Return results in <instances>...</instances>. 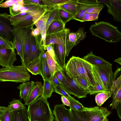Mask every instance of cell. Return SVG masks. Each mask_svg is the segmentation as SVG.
Instances as JSON below:
<instances>
[{
	"instance_id": "6da1fadb",
	"label": "cell",
	"mask_w": 121,
	"mask_h": 121,
	"mask_svg": "<svg viewBox=\"0 0 121 121\" xmlns=\"http://www.w3.org/2000/svg\"><path fill=\"white\" fill-rule=\"evenodd\" d=\"M92 67L83 58L73 56L65 65V70L70 78L76 76L82 77L90 86L94 87L96 82L92 72Z\"/></svg>"
},
{
	"instance_id": "7a4b0ae2",
	"label": "cell",
	"mask_w": 121,
	"mask_h": 121,
	"mask_svg": "<svg viewBox=\"0 0 121 121\" xmlns=\"http://www.w3.org/2000/svg\"><path fill=\"white\" fill-rule=\"evenodd\" d=\"M29 121H53L55 117L46 100L40 97L28 106Z\"/></svg>"
},
{
	"instance_id": "3957f363",
	"label": "cell",
	"mask_w": 121,
	"mask_h": 121,
	"mask_svg": "<svg viewBox=\"0 0 121 121\" xmlns=\"http://www.w3.org/2000/svg\"><path fill=\"white\" fill-rule=\"evenodd\" d=\"M89 30L93 35L107 42L115 43L121 39V33L118 27L107 22H96L91 26Z\"/></svg>"
},
{
	"instance_id": "277c9868",
	"label": "cell",
	"mask_w": 121,
	"mask_h": 121,
	"mask_svg": "<svg viewBox=\"0 0 121 121\" xmlns=\"http://www.w3.org/2000/svg\"><path fill=\"white\" fill-rule=\"evenodd\" d=\"M30 77L27 69L22 65L0 69V82L23 83L30 81Z\"/></svg>"
},
{
	"instance_id": "5b68a950",
	"label": "cell",
	"mask_w": 121,
	"mask_h": 121,
	"mask_svg": "<svg viewBox=\"0 0 121 121\" xmlns=\"http://www.w3.org/2000/svg\"><path fill=\"white\" fill-rule=\"evenodd\" d=\"M49 8L46 7L33 11L27 15L16 17L9 15V16L13 25L14 30L33 26L35 23Z\"/></svg>"
},
{
	"instance_id": "8992f818",
	"label": "cell",
	"mask_w": 121,
	"mask_h": 121,
	"mask_svg": "<svg viewBox=\"0 0 121 121\" xmlns=\"http://www.w3.org/2000/svg\"><path fill=\"white\" fill-rule=\"evenodd\" d=\"M62 72L64 78L60 85L69 95L72 94L78 99L87 97V94L86 90L78 84L73 79L70 78L64 70Z\"/></svg>"
},
{
	"instance_id": "52a82bcc",
	"label": "cell",
	"mask_w": 121,
	"mask_h": 121,
	"mask_svg": "<svg viewBox=\"0 0 121 121\" xmlns=\"http://www.w3.org/2000/svg\"><path fill=\"white\" fill-rule=\"evenodd\" d=\"M9 15L6 13H0V36L13 44L15 30Z\"/></svg>"
},
{
	"instance_id": "ba28073f",
	"label": "cell",
	"mask_w": 121,
	"mask_h": 121,
	"mask_svg": "<svg viewBox=\"0 0 121 121\" xmlns=\"http://www.w3.org/2000/svg\"><path fill=\"white\" fill-rule=\"evenodd\" d=\"M86 32L83 28L80 27L75 32H71L70 30L66 28L65 48L66 55L68 56L70 51L74 47L84 40L86 35Z\"/></svg>"
},
{
	"instance_id": "9c48e42d",
	"label": "cell",
	"mask_w": 121,
	"mask_h": 121,
	"mask_svg": "<svg viewBox=\"0 0 121 121\" xmlns=\"http://www.w3.org/2000/svg\"><path fill=\"white\" fill-rule=\"evenodd\" d=\"M104 88L110 92L113 81L114 73L111 66H94Z\"/></svg>"
},
{
	"instance_id": "30bf717a",
	"label": "cell",
	"mask_w": 121,
	"mask_h": 121,
	"mask_svg": "<svg viewBox=\"0 0 121 121\" xmlns=\"http://www.w3.org/2000/svg\"><path fill=\"white\" fill-rule=\"evenodd\" d=\"M82 111L90 121H102L107 118L112 112L106 108L98 106L84 107Z\"/></svg>"
},
{
	"instance_id": "8fae6325",
	"label": "cell",
	"mask_w": 121,
	"mask_h": 121,
	"mask_svg": "<svg viewBox=\"0 0 121 121\" xmlns=\"http://www.w3.org/2000/svg\"><path fill=\"white\" fill-rule=\"evenodd\" d=\"M17 60L14 50L0 46V65L3 67L9 68Z\"/></svg>"
},
{
	"instance_id": "7c38bea8",
	"label": "cell",
	"mask_w": 121,
	"mask_h": 121,
	"mask_svg": "<svg viewBox=\"0 0 121 121\" xmlns=\"http://www.w3.org/2000/svg\"><path fill=\"white\" fill-rule=\"evenodd\" d=\"M33 26L29 27L22 29L23 39V60L22 65L26 67L30 63L29 55L30 50L31 32Z\"/></svg>"
},
{
	"instance_id": "4fadbf2b",
	"label": "cell",
	"mask_w": 121,
	"mask_h": 121,
	"mask_svg": "<svg viewBox=\"0 0 121 121\" xmlns=\"http://www.w3.org/2000/svg\"><path fill=\"white\" fill-rule=\"evenodd\" d=\"M97 0L99 3H103L107 5L108 12L112 16L114 21L121 22V0Z\"/></svg>"
},
{
	"instance_id": "5bb4252c",
	"label": "cell",
	"mask_w": 121,
	"mask_h": 121,
	"mask_svg": "<svg viewBox=\"0 0 121 121\" xmlns=\"http://www.w3.org/2000/svg\"><path fill=\"white\" fill-rule=\"evenodd\" d=\"M112 101L110 106L111 109H116L120 103H121V75L117 79L114 80L110 89Z\"/></svg>"
},
{
	"instance_id": "9a60e30c",
	"label": "cell",
	"mask_w": 121,
	"mask_h": 121,
	"mask_svg": "<svg viewBox=\"0 0 121 121\" xmlns=\"http://www.w3.org/2000/svg\"><path fill=\"white\" fill-rule=\"evenodd\" d=\"M53 113L56 121H73L69 109L66 108L63 103L55 105Z\"/></svg>"
},
{
	"instance_id": "2e32d148",
	"label": "cell",
	"mask_w": 121,
	"mask_h": 121,
	"mask_svg": "<svg viewBox=\"0 0 121 121\" xmlns=\"http://www.w3.org/2000/svg\"><path fill=\"white\" fill-rule=\"evenodd\" d=\"M66 28L60 32L46 35V46L54 44H61L65 46Z\"/></svg>"
},
{
	"instance_id": "e0dca14e",
	"label": "cell",
	"mask_w": 121,
	"mask_h": 121,
	"mask_svg": "<svg viewBox=\"0 0 121 121\" xmlns=\"http://www.w3.org/2000/svg\"><path fill=\"white\" fill-rule=\"evenodd\" d=\"M43 86L41 82H34L32 89L25 102L24 105L28 106L41 95L43 91Z\"/></svg>"
},
{
	"instance_id": "ac0fdd59",
	"label": "cell",
	"mask_w": 121,
	"mask_h": 121,
	"mask_svg": "<svg viewBox=\"0 0 121 121\" xmlns=\"http://www.w3.org/2000/svg\"><path fill=\"white\" fill-rule=\"evenodd\" d=\"M52 45L57 62L62 70H64L65 66V59L66 56L65 46L61 44H54Z\"/></svg>"
},
{
	"instance_id": "d6986e66",
	"label": "cell",
	"mask_w": 121,
	"mask_h": 121,
	"mask_svg": "<svg viewBox=\"0 0 121 121\" xmlns=\"http://www.w3.org/2000/svg\"><path fill=\"white\" fill-rule=\"evenodd\" d=\"M83 59L93 66H112L110 63L107 61L102 57L94 55L92 51L84 56Z\"/></svg>"
},
{
	"instance_id": "ffe728a7",
	"label": "cell",
	"mask_w": 121,
	"mask_h": 121,
	"mask_svg": "<svg viewBox=\"0 0 121 121\" xmlns=\"http://www.w3.org/2000/svg\"><path fill=\"white\" fill-rule=\"evenodd\" d=\"M92 72L95 80L96 85L95 86H90L86 91L88 94L90 95H95L103 92H109L106 91L104 88L98 74L94 67L93 65Z\"/></svg>"
},
{
	"instance_id": "44dd1931",
	"label": "cell",
	"mask_w": 121,
	"mask_h": 121,
	"mask_svg": "<svg viewBox=\"0 0 121 121\" xmlns=\"http://www.w3.org/2000/svg\"><path fill=\"white\" fill-rule=\"evenodd\" d=\"M44 51V48L39 47L36 44L35 37L31 35L29 55L30 63L39 57Z\"/></svg>"
},
{
	"instance_id": "7402d4cb",
	"label": "cell",
	"mask_w": 121,
	"mask_h": 121,
	"mask_svg": "<svg viewBox=\"0 0 121 121\" xmlns=\"http://www.w3.org/2000/svg\"><path fill=\"white\" fill-rule=\"evenodd\" d=\"M77 13L74 20L82 22V20L86 11L91 7L104 5L99 3L95 4H87L79 2L76 0Z\"/></svg>"
},
{
	"instance_id": "603a6c76",
	"label": "cell",
	"mask_w": 121,
	"mask_h": 121,
	"mask_svg": "<svg viewBox=\"0 0 121 121\" xmlns=\"http://www.w3.org/2000/svg\"><path fill=\"white\" fill-rule=\"evenodd\" d=\"M15 30V38L13 44L16 49L17 54L21 58V62L23 60V39L22 29Z\"/></svg>"
},
{
	"instance_id": "cb8c5ba5",
	"label": "cell",
	"mask_w": 121,
	"mask_h": 121,
	"mask_svg": "<svg viewBox=\"0 0 121 121\" xmlns=\"http://www.w3.org/2000/svg\"><path fill=\"white\" fill-rule=\"evenodd\" d=\"M41 56V75L43 80L47 79L51 81L52 76L50 73L48 65L45 51L42 53Z\"/></svg>"
},
{
	"instance_id": "d4e9b609",
	"label": "cell",
	"mask_w": 121,
	"mask_h": 121,
	"mask_svg": "<svg viewBox=\"0 0 121 121\" xmlns=\"http://www.w3.org/2000/svg\"><path fill=\"white\" fill-rule=\"evenodd\" d=\"M34 82H25L22 83L17 87L20 91L19 96L25 102L30 94L33 87Z\"/></svg>"
},
{
	"instance_id": "484cf974",
	"label": "cell",
	"mask_w": 121,
	"mask_h": 121,
	"mask_svg": "<svg viewBox=\"0 0 121 121\" xmlns=\"http://www.w3.org/2000/svg\"><path fill=\"white\" fill-rule=\"evenodd\" d=\"M41 55L29 63L26 67L28 72L33 75H41Z\"/></svg>"
},
{
	"instance_id": "4316f807",
	"label": "cell",
	"mask_w": 121,
	"mask_h": 121,
	"mask_svg": "<svg viewBox=\"0 0 121 121\" xmlns=\"http://www.w3.org/2000/svg\"><path fill=\"white\" fill-rule=\"evenodd\" d=\"M11 121H29L26 107L11 112Z\"/></svg>"
},
{
	"instance_id": "83f0119b",
	"label": "cell",
	"mask_w": 121,
	"mask_h": 121,
	"mask_svg": "<svg viewBox=\"0 0 121 121\" xmlns=\"http://www.w3.org/2000/svg\"><path fill=\"white\" fill-rule=\"evenodd\" d=\"M45 53L48 65L53 76L56 72L62 71V69L58 62L49 55L47 51Z\"/></svg>"
},
{
	"instance_id": "f1b7e54d",
	"label": "cell",
	"mask_w": 121,
	"mask_h": 121,
	"mask_svg": "<svg viewBox=\"0 0 121 121\" xmlns=\"http://www.w3.org/2000/svg\"><path fill=\"white\" fill-rule=\"evenodd\" d=\"M53 7L49 8L35 23L36 28L39 30L40 33L46 28L47 21Z\"/></svg>"
},
{
	"instance_id": "f546056e",
	"label": "cell",
	"mask_w": 121,
	"mask_h": 121,
	"mask_svg": "<svg viewBox=\"0 0 121 121\" xmlns=\"http://www.w3.org/2000/svg\"><path fill=\"white\" fill-rule=\"evenodd\" d=\"M42 94L41 97L46 100L49 98L54 92L53 87L50 81L44 79Z\"/></svg>"
},
{
	"instance_id": "4dcf8cb0",
	"label": "cell",
	"mask_w": 121,
	"mask_h": 121,
	"mask_svg": "<svg viewBox=\"0 0 121 121\" xmlns=\"http://www.w3.org/2000/svg\"><path fill=\"white\" fill-rule=\"evenodd\" d=\"M65 28V25L60 21H54L49 26L46 32V35L60 32Z\"/></svg>"
},
{
	"instance_id": "1f68e13d",
	"label": "cell",
	"mask_w": 121,
	"mask_h": 121,
	"mask_svg": "<svg viewBox=\"0 0 121 121\" xmlns=\"http://www.w3.org/2000/svg\"><path fill=\"white\" fill-rule=\"evenodd\" d=\"M59 9V8L58 6L53 7L47 22L45 28L46 33L49 26L52 22L56 21H60Z\"/></svg>"
},
{
	"instance_id": "d6a6232c",
	"label": "cell",
	"mask_w": 121,
	"mask_h": 121,
	"mask_svg": "<svg viewBox=\"0 0 121 121\" xmlns=\"http://www.w3.org/2000/svg\"><path fill=\"white\" fill-rule=\"evenodd\" d=\"M76 0H72L68 3L58 6V7L72 14L74 16L77 13Z\"/></svg>"
},
{
	"instance_id": "836d02e7",
	"label": "cell",
	"mask_w": 121,
	"mask_h": 121,
	"mask_svg": "<svg viewBox=\"0 0 121 121\" xmlns=\"http://www.w3.org/2000/svg\"><path fill=\"white\" fill-rule=\"evenodd\" d=\"M71 119L73 121H90L82 112L69 109Z\"/></svg>"
},
{
	"instance_id": "e575fe53",
	"label": "cell",
	"mask_w": 121,
	"mask_h": 121,
	"mask_svg": "<svg viewBox=\"0 0 121 121\" xmlns=\"http://www.w3.org/2000/svg\"><path fill=\"white\" fill-rule=\"evenodd\" d=\"M111 96L110 92L99 93L96 95L95 100L98 106L100 107Z\"/></svg>"
},
{
	"instance_id": "d590c367",
	"label": "cell",
	"mask_w": 121,
	"mask_h": 121,
	"mask_svg": "<svg viewBox=\"0 0 121 121\" xmlns=\"http://www.w3.org/2000/svg\"><path fill=\"white\" fill-rule=\"evenodd\" d=\"M26 107L19 100L15 99L9 103V104L7 107L9 111L11 112L16 110L23 109Z\"/></svg>"
},
{
	"instance_id": "8d00e7d4",
	"label": "cell",
	"mask_w": 121,
	"mask_h": 121,
	"mask_svg": "<svg viewBox=\"0 0 121 121\" xmlns=\"http://www.w3.org/2000/svg\"><path fill=\"white\" fill-rule=\"evenodd\" d=\"M59 11L60 21L64 25L69 21L74 19V16L66 11L59 8Z\"/></svg>"
},
{
	"instance_id": "74e56055",
	"label": "cell",
	"mask_w": 121,
	"mask_h": 121,
	"mask_svg": "<svg viewBox=\"0 0 121 121\" xmlns=\"http://www.w3.org/2000/svg\"><path fill=\"white\" fill-rule=\"evenodd\" d=\"M44 5L48 8L57 6L71 1L72 0H42Z\"/></svg>"
},
{
	"instance_id": "f35d334b",
	"label": "cell",
	"mask_w": 121,
	"mask_h": 121,
	"mask_svg": "<svg viewBox=\"0 0 121 121\" xmlns=\"http://www.w3.org/2000/svg\"><path fill=\"white\" fill-rule=\"evenodd\" d=\"M24 4L23 0H7L0 3V7L8 8L16 5L23 6Z\"/></svg>"
},
{
	"instance_id": "ab89813d",
	"label": "cell",
	"mask_w": 121,
	"mask_h": 121,
	"mask_svg": "<svg viewBox=\"0 0 121 121\" xmlns=\"http://www.w3.org/2000/svg\"><path fill=\"white\" fill-rule=\"evenodd\" d=\"M51 82L53 87L54 92L62 96H63L66 97L68 99H71L74 98L70 96L60 85H57L51 81Z\"/></svg>"
},
{
	"instance_id": "60d3db41",
	"label": "cell",
	"mask_w": 121,
	"mask_h": 121,
	"mask_svg": "<svg viewBox=\"0 0 121 121\" xmlns=\"http://www.w3.org/2000/svg\"><path fill=\"white\" fill-rule=\"evenodd\" d=\"M71 78L73 79L78 84L84 89L86 91L90 86L86 80L82 77L76 76L73 77Z\"/></svg>"
},
{
	"instance_id": "b9f144b4",
	"label": "cell",
	"mask_w": 121,
	"mask_h": 121,
	"mask_svg": "<svg viewBox=\"0 0 121 121\" xmlns=\"http://www.w3.org/2000/svg\"><path fill=\"white\" fill-rule=\"evenodd\" d=\"M70 103V109H72L79 111L82 112L83 110L84 107L79 101L74 98L69 99Z\"/></svg>"
},
{
	"instance_id": "7bdbcfd3",
	"label": "cell",
	"mask_w": 121,
	"mask_h": 121,
	"mask_svg": "<svg viewBox=\"0 0 121 121\" xmlns=\"http://www.w3.org/2000/svg\"><path fill=\"white\" fill-rule=\"evenodd\" d=\"M99 15V14L85 13L83 17L82 22L97 20L98 19Z\"/></svg>"
},
{
	"instance_id": "ee69618b",
	"label": "cell",
	"mask_w": 121,
	"mask_h": 121,
	"mask_svg": "<svg viewBox=\"0 0 121 121\" xmlns=\"http://www.w3.org/2000/svg\"><path fill=\"white\" fill-rule=\"evenodd\" d=\"M0 46L4 47L15 50L13 43L0 36Z\"/></svg>"
},
{
	"instance_id": "f6af8a7d",
	"label": "cell",
	"mask_w": 121,
	"mask_h": 121,
	"mask_svg": "<svg viewBox=\"0 0 121 121\" xmlns=\"http://www.w3.org/2000/svg\"><path fill=\"white\" fill-rule=\"evenodd\" d=\"M104 5L95 6L89 8L86 11L85 13L91 14H99L104 7Z\"/></svg>"
},
{
	"instance_id": "bcb514c9",
	"label": "cell",
	"mask_w": 121,
	"mask_h": 121,
	"mask_svg": "<svg viewBox=\"0 0 121 121\" xmlns=\"http://www.w3.org/2000/svg\"><path fill=\"white\" fill-rule=\"evenodd\" d=\"M0 121H11V112L7 107L6 110L0 116Z\"/></svg>"
},
{
	"instance_id": "7dc6e473",
	"label": "cell",
	"mask_w": 121,
	"mask_h": 121,
	"mask_svg": "<svg viewBox=\"0 0 121 121\" xmlns=\"http://www.w3.org/2000/svg\"><path fill=\"white\" fill-rule=\"evenodd\" d=\"M46 49L49 55L57 62V59L54 48L52 45H49L46 46Z\"/></svg>"
},
{
	"instance_id": "c3c4849f",
	"label": "cell",
	"mask_w": 121,
	"mask_h": 121,
	"mask_svg": "<svg viewBox=\"0 0 121 121\" xmlns=\"http://www.w3.org/2000/svg\"><path fill=\"white\" fill-rule=\"evenodd\" d=\"M41 1L42 0H23L24 3L29 4H40Z\"/></svg>"
},
{
	"instance_id": "681fc988",
	"label": "cell",
	"mask_w": 121,
	"mask_h": 121,
	"mask_svg": "<svg viewBox=\"0 0 121 121\" xmlns=\"http://www.w3.org/2000/svg\"><path fill=\"white\" fill-rule=\"evenodd\" d=\"M78 2L87 4H95L99 3L97 0H77Z\"/></svg>"
},
{
	"instance_id": "f907efd6",
	"label": "cell",
	"mask_w": 121,
	"mask_h": 121,
	"mask_svg": "<svg viewBox=\"0 0 121 121\" xmlns=\"http://www.w3.org/2000/svg\"><path fill=\"white\" fill-rule=\"evenodd\" d=\"M60 82V83L63 80L64 76L62 71H59L56 72L54 74Z\"/></svg>"
},
{
	"instance_id": "816d5d0a",
	"label": "cell",
	"mask_w": 121,
	"mask_h": 121,
	"mask_svg": "<svg viewBox=\"0 0 121 121\" xmlns=\"http://www.w3.org/2000/svg\"><path fill=\"white\" fill-rule=\"evenodd\" d=\"M40 33L42 39L43 41L44 50L45 51L46 50L45 44V40L46 35V29L40 32Z\"/></svg>"
},
{
	"instance_id": "f5cc1de1",
	"label": "cell",
	"mask_w": 121,
	"mask_h": 121,
	"mask_svg": "<svg viewBox=\"0 0 121 121\" xmlns=\"http://www.w3.org/2000/svg\"><path fill=\"white\" fill-rule=\"evenodd\" d=\"M61 99L63 104L65 105L69 106H70V103L68 99L66 97L63 96H61Z\"/></svg>"
},
{
	"instance_id": "db71d44e",
	"label": "cell",
	"mask_w": 121,
	"mask_h": 121,
	"mask_svg": "<svg viewBox=\"0 0 121 121\" xmlns=\"http://www.w3.org/2000/svg\"><path fill=\"white\" fill-rule=\"evenodd\" d=\"M40 34V32L39 30L36 28L35 29L33 28L31 32V35L34 37H36Z\"/></svg>"
},
{
	"instance_id": "11a10c76",
	"label": "cell",
	"mask_w": 121,
	"mask_h": 121,
	"mask_svg": "<svg viewBox=\"0 0 121 121\" xmlns=\"http://www.w3.org/2000/svg\"><path fill=\"white\" fill-rule=\"evenodd\" d=\"M32 11H27L22 12L13 17H19L24 16L30 14L31 13Z\"/></svg>"
},
{
	"instance_id": "9f6ffc18",
	"label": "cell",
	"mask_w": 121,
	"mask_h": 121,
	"mask_svg": "<svg viewBox=\"0 0 121 121\" xmlns=\"http://www.w3.org/2000/svg\"><path fill=\"white\" fill-rule=\"evenodd\" d=\"M117 114L120 119H121V103H120L116 108Z\"/></svg>"
},
{
	"instance_id": "6f0895ef",
	"label": "cell",
	"mask_w": 121,
	"mask_h": 121,
	"mask_svg": "<svg viewBox=\"0 0 121 121\" xmlns=\"http://www.w3.org/2000/svg\"><path fill=\"white\" fill-rule=\"evenodd\" d=\"M51 81L56 85H60V82L55 75L52 76V79Z\"/></svg>"
},
{
	"instance_id": "680465c9",
	"label": "cell",
	"mask_w": 121,
	"mask_h": 121,
	"mask_svg": "<svg viewBox=\"0 0 121 121\" xmlns=\"http://www.w3.org/2000/svg\"><path fill=\"white\" fill-rule=\"evenodd\" d=\"M114 61L121 65V58L119 57L114 60Z\"/></svg>"
},
{
	"instance_id": "91938a15",
	"label": "cell",
	"mask_w": 121,
	"mask_h": 121,
	"mask_svg": "<svg viewBox=\"0 0 121 121\" xmlns=\"http://www.w3.org/2000/svg\"><path fill=\"white\" fill-rule=\"evenodd\" d=\"M6 107L0 106V111H4L6 110Z\"/></svg>"
},
{
	"instance_id": "94428289",
	"label": "cell",
	"mask_w": 121,
	"mask_h": 121,
	"mask_svg": "<svg viewBox=\"0 0 121 121\" xmlns=\"http://www.w3.org/2000/svg\"><path fill=\"white\" fill-rule=\"evenodd\" d=\"M4 111H0V116L3 113Z\"/></svg>"
},
{
	"instance_id": "6125c7cd",
	"label": "cell",
	"mask_w": 121,
	"mask_h": 121,
	"mask_svg": "<svg viewBox=\"0 0 121 121\" xmlns=\"http://www.w3.org/2000/svg\"><path fill=\"white\" fill-rule=\"evenodd\" d=\"M102 121H108V119L107 118L105 119Z\"/></svg>"
},
{
	"instance_id": "be15d7a7",
	"label": "cell",
	"mask_w": 121,
	"mask_h": 121,
	"mask_svg": "<svg viewBox=\"0 0 121 121\" xmlns=\"http://www.w3.org/2000/svg\"><path fill=\"white\" fill-rule=\"evenodd\" d=\"M4 1V0H0V3Z\"/></svg>"
}]
</instances>
